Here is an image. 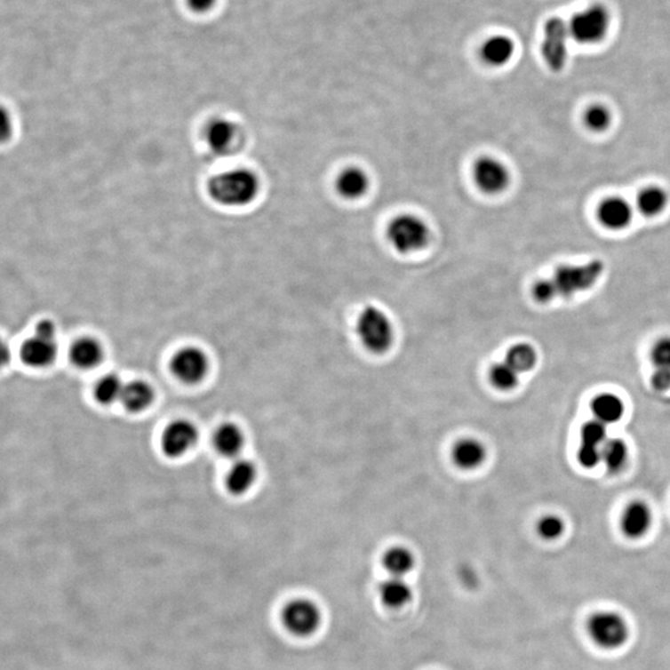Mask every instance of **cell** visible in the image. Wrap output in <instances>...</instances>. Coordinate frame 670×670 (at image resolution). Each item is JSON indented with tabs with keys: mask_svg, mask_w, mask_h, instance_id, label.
Returning <instances> with one entry per match:
<instances>
[{
	"mask_svg": "<svg viewBox=\"0 0 670 670\" xmlns=\"http://www.w3.org/2000/svg\"><path fill=\"white\" fill-rule=\"evenodd\" d=\"M381 602L390 609H402L411 602L412 590L403 578L391 576L379 588Z\"/></svg>",
	"mask_w": 670,
	"mask_h": 670,
	"instance_id": "cell-21",
	"label": "cell"
},
{
	"mask_svg": "<svg viewBox=\"0 0 670 670\" xmlns=\"http://www.w3.org/2000/svg\"><path fill=\"white\" fill-rule=\"evenodd\" d=\"M514 54V40L506 36H500V34L488 37L481 48L482 60L494 68H500L508 64Z\"/></svg>",
	"mask_w": 670,
	"mask_h": 670,
	"instance_id": "cell-17",
	"label": "cell"
},
{
	"mask_svg": "<svg viewBox=\"0 0 670 670\" xmlns=\"http://www.w3.org/2000/svg\"><path fill=\"white\" fill-rule=\"evenodd\" d=\"M203 138L212 155L227 156L233 155L241 144V130L230 118L216 117L203 127Z\"/></svg>",
	"mask_w": 670,
	"mask_h": 670,
	"instance_id": "cell-9",
	"label": "cell"
},
{
	"mask_svg": "<svg viewBox=\"0 0 670 670\" xmlns=\"http://www.w3.org/2000/svg\"><path fill=\"white\" fill-rule=\"evenodd\" d=\"M578 462L582 467L594 468L601 462V447L581 443L578 452Z\"/></svg>",
	"mask_w": 670,
	"mask_h": 670,
	"instance_id": "cell-35",
	"label": "cell"
},
{
	"mask_svg": "<svg viewBox=\"0 0 670 670\" xmlns=\"http://www.w3.org/2000/svg\"><path fill=\"white\" fill-rule=\"evenodd\" d=\"M652 510L648 504L641 500L628 504L621 519L623 534L629 538H643L652 527Z\"/></svg>",
	"mask_w": 670,
	"mask_h": 670,
	"instance_id": "cell-15",
	"label": "cell"
},
{
	"mask_svg": "<svg viewBox=\"0 0 670 670\" xmlns=\"http://www.w3.org/2000/svg\"><path fill=\"white\" fill-rule=\"evenodd\" d=\"M603 272L604 264L601 259L582 265L559 266L551 277L534 284V299L540 303L551 302L557 297L570 299L593 288Z\"/></svg>",
	"mask_w": 670,
	"mask_h": 670,
	"instance_id": "cell-1",
	"label": "cell"
},
{
	"mask_svg": "<svg viewBox=\"0 0 670 670\" xmlns=\"http://www.w3.org/2000/svg\"><path fill=\"white\" fill-rule=\"evenodd\" d=\"M584 122L588 130L594 133H602L612 124V112L606 106L594 103L585 112Z\"/></svg>",
	"mask_w": 670,
	"mask_h": 670,
	"instance_id": "cell-30",
	"label": "cell"
},
{
	"mask_svg": "<svg viewBox=\"0 0 670 670\" xmlns=\"http://www.w3.org/2000/svg\"><path fill=\"white\" fill-rule=\"evenodd\" d=\"M570 31L568 23L562 18H550L545 23L541 54L553 71H562L568 60Z\"/></svg>",
	"mask_w": 670,
	"mask_h": 670,
	"instance_id": "cell-8",
	"label": "cell"
},
{
	"mask_svg": "<svg viewBox=\"0 0 670 670\" xmlns=\"http://www.w3.org/2000/svg\"><path fill=\"white\" fill-rule=\"evenodd\" d=\"M56 325L52 321H42L36 324V331L21 344V362L34 369L48 368L58 356Z\"/></svg>",
	"mask_w": 670,
	"mask_h": 670,
	"instance_id": "cell-5",
	"label": "cell"
},
{
	"mask_svg": "<svg viewBox=\"0 0 670 670\" xmlns=\"http://www.w3.org/2000/svg\"><path fill=\"white\" fill-rule=\"evenodd\" d=\"M570 36L581 45H597L606 39L610 14L603 4H591L575 12L568 23Z\"/></svg>",
	"mask_w": 670,
	"mask_h": 670,
	"instance_id": "cell-4",
	"label": "cell"
},
{
	"mask_svg": "<svg viewBox=\"0 0 670 670\" xmlns=\"http://www.w3.org/2000/svg\"><path fill=\"white\" fill-rule=\"evenodd\" d=\"M628 459L627 444L621 438H610L601 447V462L610 472L622 471Z\"/></svg>",
	"mask_w": 670,
	"mask_h": 670,
	"instance_id": "cell-26",
	"label": "cell"
},
{
	"mask_svg": "<svg viewBox=\"0 0 670 670\" xmlns=\"http://www.w3.org/2000/svg\"><path fill=\"white\" fill-rule=\"evenodd\" d=\"M652 362L657 369L670 371V337L662 338L652 347Z\"/></svg>",
	"mask_w": 670,
	"mask_h": 670,
	"instance_id": "cell-34",
	"label": "cell"
},
{
	"mask_svg": "<svg viewBox=\"0 0 670 670\" xmlns=\"http://www.w3.org/2000/svg\"><path fill=\"white\" fill-rule=\"evenodd\" d=\"M591 406L594 418L603 425L616 424L625 415V403L615 394H601Z\"/></svg>",
	"mask_w": 670,
	"mask_h": 670,
	"instance_id": "cell-24",
	"label": "cell"
},
{
	"mask_svg": "<svg viewBox=\"0 0 670 670\" xmlns=\"http://www.w3.org/2000/svg\"><path fill=\"white\" fill-rule=\"evenodd\" d=\"M591 641L602 650H615L625 646L629 638L627 619L615 610H600L587 619Z\"/></svg>",
	"mask_w": 670,
	"mask_h": 670,
	"instance_id": "cell-6",
	"label": "cell"
},
{
	"mask_svg": "<svg viewBox=\"0 0 670 670\" xmlns=\"http://www.w3.org/2000/svg\"><path fill=\"white\" fill-rule=\"evenodd\" d=\"M210 199L228 209L252 205L261 192V181L251 169L231 168L212 175L206 184Z\"/></svg>",
	"mask_w": 670,
	"mask_h": 670,
	"instance_id": "cell-2",
	"label": "cell"
},
{
	"mask_svg": "<svg viewBox=\"0 0 670 670\" xmlns=\"http://www.w3.org/2000/svg\"><path fill=\"white\" fill-rule=\"evenodd\" d=\"M384 566L391 576L403 578L415 566V557H413L411 551L406 549V547H393L385 554Z\"/></svg>",
	"mask_w": 670,
	"mask_h": 670,
	"instance_id": "cell-27",
	"label": "cell"
},
{
	"mask_svg": "<svg viewBox=\"0 0 670 670\" xmlns=\"http://www.w3.org/2000/svg\"><path fill=\"white\" fill-rule=\"evenodd\" d=\"M358 334L363 344L377 354L387 352L394 341V328L389 317L374 306L366 307L360 313Z\"/></svg>",
	"mask_w": 670,
	"mask_h": 670,
	"instance_id": "cell-7",
	"label": "cell"
},
{
	"mask_svg": "<svg viewBox=\"0 0 670 670\" xmlns=\"http://www.w3.org/2000/svg\"><path fill=\"white\" fill-rule=\"evenodd\" d=\"M335 187L340 196L355 200L364 196L371 187V178L360 167H347L341 171L335 180Z\"/></svg>",
	"mask_w": 670,
	"mask_h": 670,
	"instance_id": "cell-16",
	"label": "cell"
},
{
	"mask_svg": "<svg viewBox=\"0 0 670 670\" xmlns=\"http://www.w3.org/2000/svg\"><path fill=\"white\" fill-rule=\"evenodd\" d=\"M155 391L147 381L133 380L124 384L121 403L132 412H140L153 403Z\"/></svg>",
	"mask_w": 670,
	"mask_h": 670,
	"instance_id": "cell-22",
	"label": "cell"
},
{
	"mask_svg": "<svg viewBox=\"0 0 670 670\" xmlns=\"http://www.w3.org/2000/svg\"><path fill=\"white\" fill-rule=\"evenodd\" d=\"M565 524L562 519L556 515H546L538 522V534L545 540H555L563 534Z\"/></svg>",
	"mask_w": 670,
	"mask_h": 670,
	"instance_id": "cell-33",
	"label": "cell"
},
{
	"mask_svg": "<svg viewBox=\"0 0 670 670\" xmlns=\"http://www.w3.org/2000/svg\"><path fill=\"white\" fill-rule=\"evenodd\" d=\"M473 179L482 192L497 195L509 187L510 171L496 156H484L473 165Z\"/></svg>",
	"mask_w": 670,
	"mask_h": 670,
	"instance_id": "cell-11",
	"label": "cell"
},
{
	"mask_svg": "<svg viewBox=\"0 0 670 670\" xmlns=\"http://www.w3.org/2000/svg\"><path fill=\"white\" fill-rule=\"evenodd\" d=\"M199 432L195 425L187 419H177L171 422L161 438L163 452L171 459H178L186 455L193 449L198 441Z\"/></svg>",
	"mask_w": 670,
	"mask_h": 670,
	"instance_id": "cell-13",
	"label": "cell"
},
{
	"mask_svg": "<svg viewBox=\"0 0 670 670\" xmlns=\"http://www.w3.org/2000/svg\"><path fill=\"white\" fill-rule=\"evenodd\" d=\"M597 218L603 227L610 231H621L631 225L634 209L627 200L619 196H610L600 203Z\"/></svg>",
	"mask_w": 670,
	"mask_h": 670,
	"instance_id": "cell-14",
	"label": "cell"
},
{
	"mask_svg": "<svg viewBox=\"0 0 670 670\" xmlns=\"http://www.w3.org/2000/svg\"><path fill=\"white\" fill-rule=\"evenodd\" d=\"M214 446L215 450L222 456H239L241 450L245 446V436H243V430L235 424L221 425L215 432Z\"/></svg>",
	"mask_w": 670,
	"mask_h": 670,
	"instance_id": "cell-20",
	"label": "cell"
},
{
	"mask_svg": "<svg viewBox=\"0 0 670 670\" xmlns=\"http://www.w3.org/2000/svg\"><path fill=\"white\" fill-rule=\"evenodd\" d=\"M387 236L396 251L409 255L428 245L431 230L427 222L418 215H397L387 225Z\"/></svg>",
	"mask_w": 670,
	"mask_h": 670,
	"instance_id": "cell-3",
	"label": "cell"
},
{
	"mask_svg": "<svg viewBox=\"0 0 670 670\" xmlns=\"http://www.w3.org/2000/svg\"><path fill=\"white\" fill-rule=\"evenodd\" d=\"M538 355L529 344H518L506 354V364L512 366L518 374L531 371L537 364Z\"/></svg>",
	"mask_w": 670,
	"mask_h": 670,
	"instance_id": "cell-29",
	"label": "cell"
},
{
	"mask_svg": "<svg viewBox=\"0 0 670 670\" xmlns=\"http://www.w3.org/2000/svg\"><path fill=\"white\" fill-rule=\"evenodd\" d=\"M70 359L72 364L84 371L96 368L103 359L101 343L95 338H80L70 347Z\"/></svg>",
	"mask_w": 670,
	"mask_h": 670,
	"instance_id": "cell-18",
	"label": "cell"
},
{
	"mask_svg": "<svg viewBox=\"0 0 670 670\" xmlns=\"http://www.w3.org/2000/svg\"><path fill=\"white\" fill-rule=\"evenodd\" d=\"M124 383L120 377L116 374L105 375L97 381L93 395L97 402L102 405H111L116 402H121L122 393H124Z\"/></svg>",
	"mask_w": 670,
	"mask_h": 670,
	"instance_id": "cell-28",
	"label": "cell"
},
{
	"mask_svg": "<svg viewBox=\"0 0 670 670\" xmlns=\"http://www.w3.org/2000/svg\"><path fill=\"white\" fill-rule=\"evenodd\" d=\"M282 622L290 634L297 637H308L315 634L321 626V610L312 601L293 600L284 607Z\"/></svg>",
	"mask_w": 670,
	"mask_h": 670,
	"instance_id": "cell-10",
	"label": "cell"
},
{
	"mask_svg": "<svg viewBox=\"0 0 670 670\" xmlns=\"http://www.w3.org/2000/svg\"><path fill=\"white\" fill-rule=\"evenodd\" d=\"M485 456L487 452L483 444L472 438L459 441L453 450V459L463 469L477 468L484 462Z\"/></svg>",
	"mask_w": 670,
	"mask_h": 670,
	"instance_id": "cell-25",
	"label": "cell"
},
{
	"mask_svg": "<svg viewBox=\"0 0 670 670\" xmlns=\"http://www.w3.org/2000/svg\"><path fill=\"white\" fill-rule=\"evenodd\" d=\"M171 366V371L180 381L196 384L208 374L209 359L199 347H186L175 353Z\"/></svg>",
	"mask_w": 670,
	"mask_h": 670,
	"instance_id": "cell-12",
	"label": "cell"
},
{
	"mask_svg": "<svg viewBox=\"0 0 670 670\" xmlns=\"http://www.w3.org/2000/svg\"><path fill=\"white\" fill-rule=\"evenodd\" d=\"M219 0H187V8L195 14H206L218 5Z\"/></svg>",
	"mask_w": 670,
	"mask_h": 670,
	"instance_id": "cell-37",
	"label": "cell"
},
{
	"mask_svg": "<svg viewBox=\"0 0 670 670\" xmlns=\"http://www.w3.org/2000/svg\"><path fill=\"white\" fill-rule=\"evenodd\" d=\"M518 372L506 363L494 365L491 371V381L500 390H512L518 385Z\"/></svg>",
	"mask_w": 670,
	"mask_h": 670,
	"instance_id": "cell-31",
	"label": "cell"
},
{
	"mask_svg": "<svg viewBox=\"0 0 670 670\" xmlns=\"http://www.w3.org/2000/svg\"><path fill=\"white\" fill-rule=\"evenodd\" d=\"M652 384L657 390H668L670 387V371L668 369H657L652 377Z\"/></svg>",
	"mask_w": 670,
	"mask_h": 670,
	"instance_id": "cell-38",
	"label": "cell"
},
{
	"mask_svg": "<svg viewBox=\"0 0 670 670\" xmlns=\"http://www.w3.org/2000/svg\"><path fill=\"white\" fill-rule=\"evenodd\" d=\"M12 358V350L8 343L0 337V369L9 364Z\"/></svg>",
	"mask_w": 670,
	"mask_h": 670,
	"instance_id": "cell-39",
	"label": "cell"
},
{
	"mask_svg": "<svg viewBox=\"0 0 670 670\" xmlns=\"http://www.w3.org/2000/svg\"><path fill=\"white\" fill-rule=\"evenodd\" d=\"M14 133V121L11 112L0 106V144H4L11 140Z\"/></svg>",
	"mask_w": 670,
	"mask_h": 670,
	"instance_id": "cell-36",
	"label": "cell"
},
{
	"mask_svg": "<svg viewBox=\"0 0 670 670\" xmlns=\"http://www.w3.org/2000/svg\"><path fill=\"white\" fill-rule=\"evenodd\" d=\"M258 469L249 459H237L233 463L227 475V487L235 496L247 493L255 484Z\"/></svg>",
	"mask_w": 670,
	"mask_h": 670,
	"instance_id": "cell-19",
	"label": "cell"
},
{
	"mask_svg": "<svg viewBox=\"0 0 670 670\" xmlns=\"http://www.w3.org/2000/svg\"><path fill=\"white\" fill-rule=\"evenodd\" d=\"M668 194L663 187L650 186L642 189L637 195L635 206L640 210L642 215L647 218H656L662 215L668 206Z\"/></svg>",
	"mask_w": 670,
	"mask_h": 670,
	"instance_id": "cell-23",
	"label": "cell"
},
{
	"mask_svg": "<svg viewBox=\"0 0 670 670\" xmlns=\"http://www.w3.org/2000/svg\"><path fill=\"white\" fill-rule=\"evenodd\" d=\"M607 440L606 425L597 421H588L581 428V443L590 444V446L602 447L604 441Z\"/></svg>",
	"mask_w": 670,
	"mask_h": 670,
	"instance_id": "cell-32",
	"label": "cell"
}]
</instances>
